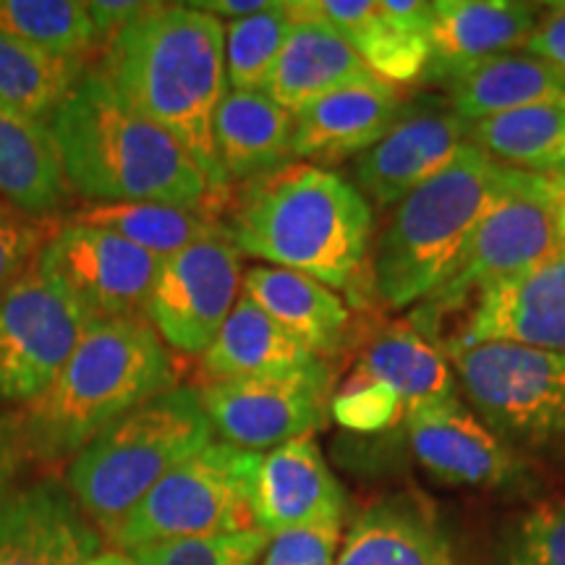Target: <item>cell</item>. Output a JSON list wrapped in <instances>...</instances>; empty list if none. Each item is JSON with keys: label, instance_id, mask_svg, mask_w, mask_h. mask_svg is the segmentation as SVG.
Wrapping results in <instances>:
<instances>
[{"label": "cell", "instance_id": "obj_33", "mask_svg": "<svg viewBox=\"0 0 565 565\" xmlns=\"http://www.w3.org/2000/svg\"><path fill=\"white\" fill-rule=\"evenodd\" d=\"M294 26V3L280 0L265 11L225 26V74L231 89L265 92Z\"/></svg>", "mask_w": 565, "mask_h": 565}, {"label": "cell", "instance_id": "obj_3", "mask_svg": "<svg viewBox=\"0 0 565 565\" xmlns=\"http://www.w3.org/2000/svg\"><path fill=\"white\" fill-rule=\"evenodd\" d=\"M71 192L92 204L223 202L171 134L131 110L97 68H87L51 118Z\"/></svg>", "mask_w": 565, "mask_h": 565}, {"label": "cell", "instance_id": "obj_28", "mask_svg": "<svg viewBox=\"0 0 565 565\" xmlns=\"http://www.w3.org/2000/svg\"><path fill=\"white\" fill-rule=\"evenodd\" d=\"M353 370L393 387L406 412L458 395L448 356L412 322H395L374 335Z\"/></svg>", "mask_w": 565, "mask_h": 565}, {"label": "cell", "instance_id": "obj_17", "mask_svg": "<svg viewBox=\"0 0 565 565\" xmlns=\"http://www.w3.org/2000/svg\"><path fill=\"white\" fill-rule=\"evenodd\" d=\"M103 545L58 479H38L0 498V565H79Z\"/></svg>", "mask_w": 565, "mask_h": 565}, {"label": "cell", "instance_id": "obj_22", "mask_svg": "<svg viewBox=\"0 0 565 565\" xmlns=\"http://www.w3.org/2000/svg\"><path fill=\"white\" fill-rule=\"evenodd\" d=\"M335 565H456L435 513L412 494L380 500L343 534Z\"/></svg>", "mask_w": 565, "mask_h": 565}, {"label": "cell", "instance_id": "obj_16", "mask_svg": "<svg viewBox=\"0 0 565 565\" xmlns=\"http://www.w3.org/2000/svg\"><path fill=\"white\" fill-rule=\"evenodd\" d=\"M408 445L435 479L463 487H508L521 479L524 463L494 437L479 416L445 398L412 408L404 416Z\"/></svg>", "mask_w": 565, "mask_h": 565}, {"label": "cell", "instance_id": "obj_46", "mask_svg": "<svg viewBox=\"0 0 565 565\" xmlns=\"http://www.w3.org/2000/svg\"><path fill=\"white\" fill-rule=\"evenodd\" d=\"M553 179H555L557 183H561V189H563V192H565V162H563V166H561V171L553 173Z\"/></svg>", "mask_w": 565, "mask_h": 565}, {"label": "cell", "instance_id": "obj_44", "mask_svg": "<svg viewBox=\"0 0 565 565\" xmlns=\"http://www.w3.org/2000/svg\"><path fill=\"white\" fill-rule=\"evenodd\" d=\"M189 6L196 11L210 13V17H215V19L225 17L231 21H236V19L252 17V13L265 11L267 6H270V0H192Z\"/></svg>", "mask_w": 565, "mask_h": 565}, {"label": "cell", "instance_id": "obj_42", "mask_svg": "<svg viewBox=\"0 0 565 565\" xmlns=\"http://www.w3.org/2000/svg\"><path fill=\"white\" fill-rule=\"evenodd\" d=\"M526 53L565 71V3L542 17L532 40L526 42Z\"/></svg>", "mask_w": 565, "mask_h": 565}, {"label": "cell", "instance_id": "obj_19", "mask_svg": "<svg viewBox=\"0 0 565 565\" xmlns=\"http://www.w3.org/2000/svg\"><path fill=\"white\" fill-rule=\"evenodd\" d=\"M401 116L393 84L377 76L341 87L294 113L291 158L341 160L377 145Z\"/></svg>", "mask_w": 565, "mask_h": 565}, {"label": "cell", "instance_id": "obj_23", "mask_svg": "<svg viewBox=\"0 0 565 565\" xmlns=\"http://www.w3.org/2000/svg\"><path fill=\"white\" fill-rule=\"evenodd\" d=\"M450 110L466 124L532 105H565V71L529 53H503L450 71Z\"/></svg>", "mask_w": 565, "mask_h": 565}, {"label": "cell", "instance_id": "obj_1", "mask_svg": "<svg viewBox=\"0 0 565 565\" xmlns=\"http://www.w3.org/2000/svg\"><path fill=\"white\" fill-rule=\"evenodd\" d=\"M100 74L121 100L192 154L215 194H228L212 121L228 92L225 26L189 3H158L105 42Z\"/></svg>", "mask_w": 565, "mask_h": 565}, {"label": "cell", "instance_id": "obj_43", "mask_svg": "<svg viewBox=\"0 0 565 565\" xmlns=\"http://www.w3.org/2000/svg\"><path fill=\"white\" fill-rule=\"evenodd\" d=\"M380 13L406 30L422 34L433 32L435 11L433 3H424V0H380Z\"/></svg>", "mask_w": 565, "mask_h": 565}, {"label": "cell", "instance_id": "obj_36", "mask_svg": "<svg viewBox=\"0 0 565 565\" xmlns=\"http://www.w3.org/2000/svg\"><path fill=\"white\" fill-rule=\"evenodd\" d=\"M330 416L341 429L356 435H374L393 429L406 416L404 401L393 387L353 370L330 401Z\"/></svg>", "mask_w": 565, "mask_h": 565}, {"label": "cell", "instance_id": "obj_2", "mask_svg": "<svg viewBox=\"0 0 565 565\" xmlns=\"http://www.w3.org/2000/svg\"><path fill=\"white\" fill-rule=\"evenodd\" d=\"M238 254L351 288L372 242V207L349 179L312 162H288L246 181L223 217Z\"/></svg>", "mask_w": 565, "mask_h": 565}, {"label": "cell", "instance_id": "obj_38", "mask_svg": "<svg viewBox=\"0 0 565 565\" xmlns=\"http://www.w3.org/2000/svg\"><path fill=\"white\" fill-rule=\"evenodd\" d=\"M47 228L40 217H30L11 204H0V296L38 263L47 242Z\"/></svg>", "mask_w": 565, "mask_h": 565}, {"label": "cell", "instance_id": "obj_47", "mask_svg": "<svg viewBox=\"0 0 565 565\" xmlns=\"http://www.w3.org/2000/svg\"><path fill=\"white\" fill-rule=\"evenodd\" d=\"M0 204H3V202H0Z\"/></svg>", "mask_w": 565, "mask_h": 565}, {"label": "cell", "instance_id": "obj_18", "mask_svg": "<svg viewBox=\"0 0 565 565\" xmlns=\"http://www.w3.org/2000/svg\"><path fill=\"white\" fill-rule=\"evenodd\" d=\"M349 498L312 435L259 454L252 484L254 526L267 536L345 521Z\"/></svg>", "mask_w": 565, "mask_h": 565}, {"label": "cell", "instance_id": "obj_45", "mask_svg": "<svg viewBox=\"0 0 565 565\" xmlns=\"http://www.w3.org/2000/svg\"><path fill=\"white\" fill-rule=\"evenodd\" d=\"M79 565H137V561L129 553H121V550H100L97 555L87 557Z\"/></svg>", "mask_w": 565, "mask_h": 565}, {"label": "cell", "instance_id": "obj_37", "mask_svg": "<svg viewBox=\"0 0 565 565\" xmlns=\"http://www.w3.org/2000/svg\"><path fill=\"white\" fill-rule=\"evenodd\" d=\"M505 565H565V498L540 503L519 521Z\"/></svg>", "mask_w": 565, "mask_h": 565}, {"label": "cell", "instance_id": "obj_7", "mask_svg": "<svg viewBox=\"0 0 565 565\" xmlns=\"http://www.w3.org/2000/svg\"><path fill=\"white\" fill-rule=\"evenodd\" d=\"M466 404L524 458H565V353L513 343L443 345Z\"/></svg>", "mask_w": 565, "mask_h": 565}, {"label": "cell", "instance_id": "obj_26", "mask_svg": "<svg viewBox=\"0 0 565 565\" xmlns=\"http://www.w3.org/2000/svg\"><path fill=\"white\" fill-rule=\"evenodd\" d=\"M0 196L30 217L61 212L74 200L51 126L0 103Z\"/></svg>", "mask_w": 565, "mask_h": 565}, {"label": "cell", "instance_id": "obj_41", "mask_svg": "<svg viewBox=\"0 0 565 565\" xmlns=\"http://www.w3.org/2000/svg\"><path fill=\"white\" fill-rule=\"evenodd\" d=\"M89 6L92 24H95L97 45L116 38L118 32L134 24V21L150 13L158 3H145V0H95Z\"/></svg>", "mask_w": 565, "mask_h": 565}, {"label": "cell", "instance_id": "obj_13", "mask_svg": "<svg viewBox=\"0 0 565 565\" xmlns=\"http://www.w3.org/2000/svg\"><path fill=\"white\" fill-rule=\"evenodd\" d=\"M38 270L97 322L145 317L160 259L113 231L63 223L42 246Z\"/></svg>", "mask_w": 565, "mask_h": 565}, {"label": "cell", "instance_id": "obj_39", "mask_svg": "<svg viewBox=\"0 0 565 565\" xmlns=\"http://www.w3.org/2000/svg\"><path fill=\"white\" fill-rule=\"evenodd\" d=\"M343 542V521L301 526L270 536L259 565H335Z\"/></svg>", "mask_w": 565, "mask_h": 565}, {"label": "cell", "instance_id": "obj_6", "mask_svg": "<svg viewBox=\"0 0 565 565\" xmlns=\"http://www.w3.org/2000/svg\"><path fill=\"white\" fill-rule=\"evenodd\" d=\"M215 440L196 387L175 385L110 424L71 458L66 487L103 540L168 471Z\"/></svg>", "mask_w": 565, "mask_h": 565}, {"label": "cell", "instance_id": "obj_20", "mask_svg": "<svg viewBox=\"0 0 565 565\" xmlns=\"http://www.w3.org/2000/svg\"><path fill=\"white\" fill-rule=\"evenodd\" d=\"M429 32V79L443 82L450 71L515 47H526L540 26V6L519 0H435Z\"/></svg>", "mask_w": 565, "mask_h": 565}, {"label": "cell", "instance_id": "obj_40", "mask_svg": "<svg viewBox=\"0 0 565 565\" xmlns=\"http://www.w3.org/2000/svg\"><path fill=\"white\" fill-rule=\"evenodd\" d=\"M32 463L19 412H0V498L21 487V479Z\"/></svg>", "mask_w": 565, "mask_h": 565}, {"label": "cell", "instance_id": "obj_30", "mask_svg": "<svg viewBox=\"0 0 565 565\" xmlns=\"http://www.w3.org/2000/svg\"><path fill=\"white\" fill-rule=\"evenodd\" d=\"M469 145L513 171L553 175L565 162V105L519 108L469 124Z\"/></svg>", "mask_w": 565, "mask_h": 565}, {"label": "cell", "instance_id": "obj_5", "mask_svg": "<svg viewBox=\"0 0 565 565\" xmlns=\"http://www.w3.org/2000/svg\"><path fill=\"white\" fill-rule=\"evenodd\" d=\"M521 175L524 171L500 166L466 141L450 166L398 204L380 233L372 254L374 294L393 309L427 299L492 204Z\"/></svg>", "mask_w": 565, "mask_h": 565}, {"label": "cell", "instance_id": "obj_34", "mask_svg": "<svg viewBox=\"0 0 565 565\" xmlns=\"http://www.w3.org/2000/svg\"><path fill=\"white\" fill-rule=\"evenodd\" d=\"M349 42L364 61V66L393 87L422 79L429 68V58H433L429 34L393 24L383 13L366 21L362 30L351 34Z\"/></svg>", "mask_w": 565, "mask_h": 565}, {"label": "cell", "instance_id": "obj_21", "mask_svg": "<svg viewBox=\"0 0 565 565\" xmlns=\"http://www.w3.org/2000/svg\"><path fill=\"white\" fill-rule=\"evenodd\" d=\"M291 3L294 26L265 95L296 113L328 92L372 79L374 74L341 32L315 13L303 11L299 0H291Z\"/></svg>", "mask_w": 565, "mask_h": 565}, {"label": "cell", "instance_id": "obj_29", "mask_svg": "<svg viewBox=\"0 0 565 565\" xmlns=\"http://www.w3.org/2000/svg\"><path fill=\"white\" fill-rule=\"evenodd\" d=\"M217 204L221 202L204 207H175L158 202L92 204L87 210L71 212L66 223H84L118 233L162 263L204 238L225 236Z\"/></svg>", "mask_w": 565, "mask_h": 565}, {"label": "cell", "instance_id": "obj_15", "mask_svg": "<svg viewBox=\"0 0 565 565\" xmlns=\"http://www.w3.org/2000/svg\"><path fill=\"white\" fill-rule=\"evenodd\" d=\"M469 137V124L440 105L401 113L393 129L362 152L353 166L356 189L380 207L406 200L424 181L450 166Z\"/></svg>", "mask_w": 565, "mask_h": 565}, {"label": "cell", "instance_id": "obj_9", "mask_svg": "<svg viewBox=\"0 0 565 565\" xmlns=\"http://www.w3.org/2000/svg\"><path fill=\"white\" fill-rule=\"evenodd\" d=\"M257 461L259 454L212 440L168 471L105 542L113 550L134 553L162 542L254 529L252 484Z\"/></svg>", "mask_w": 565, "mask_h": 565}, {"label": "cell", "instance_id": "obj_25", "mask_svg": "<svg viewBox=\"0 0 565 565\" xmlns=\"http://www.w3.org/2000/svg\"><path fill=\"white\" fill-rule=\"evenodd\" d=\"M294 113L265 92L228 89L212 121L217 166L231 181H252L288 166Z\"/></svg>", "mask_w": 565, "mask_h": 565}, {"label": "cell", "instance_id": "obj_8", "mask_svg": "<svg viewBox=\"0 0 565 565\" xmlns=\"http://www.w3.org/2000/svg\"><path fill=\"white\" fill-rule=\"evenodd\" d=\"M565 254V192L553 175L524 173L477 225L463 252L422 307L416 330L437 335L445 315H456L494 282L534 270Z\"/></svg>", "mask_w": 565, "mask_h": 565}, {"label": "cell", "instance_id": "obj_12", "mask_svg": "<svg viewBox=\"0 0 565 565\" xmlns=\"http://www.w3.org/2000/svg\"><path fill=\"white\" fill-rule=\"evenodd\" d=\"M242 254L228 236L196 242L162 259L145 317L175 353L202 356L242 294Z\"/></svg>", "mask_w": 565, "mask_h": 565}, {"label": "cell", "instance_id": "obj_11", "mask_svg": "<svg viewBox=\"0 0 565 565\" xmlns=\"http://www.w3.org/2000/svg\"><path fill=\"white\" fill-rule=\"evenodd\" d=\"M95 322L34 263L0 296V406L38 398Z\"/></svg>", "mask_w": 565, "mask_h": 565}, {"label": "cell", "instance_id": "obj_32", "mask_svg": "<svg viewBox=\"0 0 565 565\" xmlns=\"http://www.w3.org/2000/svg\"><path fill=\"white\" fill-rule=\"evenodd\" d=\"M0 34L66 58L97 45L89 6L79 0H0Z\"/></svg>", "mask_w": 565, "mask_h": 565}, {"label": "cell", "instance_id": "obj_24", "mask_svg": "<svg viewBox=\"0 0 565 565\" xmlns=\"http://www.w3.org/2000/svg\"><path fill=\"white\" fill-rule=\"evenodd\" d=\"M242 294L315 356H335L349 338V307L333 288L309 275L257 265L244 273Z\"/></svg>", "mask_w": 565, "mask_h": 565}, {"label": "cell", "instance_id": "obj_10", "mask_svg": "<svg viewBox=\"0 0 565 565\" xmlns=\"http://www.w3.org/2000/svg\"><path fill=\"white\" fill-rule=\"evenodd\" d=\"M333 372L324 359L202 385V406L223 443L259 454L328 422Z\"/></svg>", "mask_w": 565, "mask_h": 565}, {"label": "cell", "instance_id": "obj_27", "mask_svg": "<svg viewBox=\"0 0 565 565\" xmlns=\"http://www.w3.org/2000/svg\"><path fill=\"white\" fill-rule=\"evenodd\" d=\"M312 351L303 349L291 333L280 328L270 315L254 303L246 294H238L236 307L223 322L221 333L200 356L202 385L221 380L246 377V374L286 370L312 362Z\"/></svg>", "mask_w": 565, "mask_h": 565}, {"label": "cell", "instance_id": "obj_14", "mask_svg": "<svg viewBox=\"0 0 565 565\" xmlns=\"http://www.w3.org/2000/svg\"><path fill=\"white\" fill-rule=\"evenodd\" d=\"M443 345L513 343L565 353V254L484 288Z\"/></svg>", "mask_w": 565, "mask_h": 565}, {"label": "cell", "instance_id": "obj_31", "mask_svg": "<svg viewBox=\"0 0 565 565\" xmlns=\"http://www.w3.org/2000/svg\"><path fill=\"white\" fill-rule=\"evenodd\" d=\"M87 68V58L53 55L0 34V103L45 124Z\"/></svg>", "mask_w": 565, "mask_h": 565}, {"label": "cell", "instance_id": "obj_4", "mask_svg": "<svg viewBox=\"0 0 565 565\" xmlns=\"http://www.w3.org/2000/svg\"><path fill=\"white\" fill-rule=\"evenodd\" d=\"M179 380L173 353L147 317L97 320L55 374L19 412L34 463L76 458L97 435Z\"/></svg>", "mask_w": 565, "mask_h": 565}, {"label": "cell", "instance_id": "obj_35", "mask_svg": "<svg viewBox=\"0 0 565 565\" xmlns=\"http://www.w3.org/2000/svg\"><path fill=\"white\" fill-rule=\"evenodd\" d=\"M267 545L270 536L254 526L236 534L162 542L129 555L137 565H259Z\"/></svg>", "mask_w": 565, "mask_h": 565}]
</instances>
